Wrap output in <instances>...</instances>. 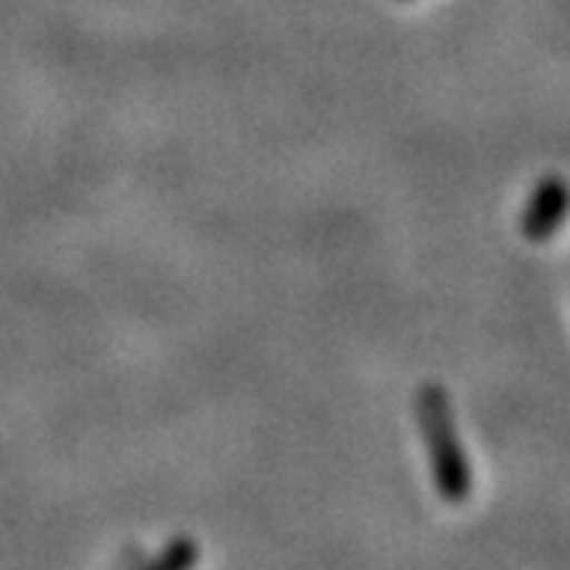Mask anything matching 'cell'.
Instances as JSON below:
<instances>
[{
	"instance_id": "cell-2",
	"label": "cell",
	"mask_w": 570,
	"mask_h": 570,
	"mask_svg": "<svg viewBox=\"0 0 570 570\" xmlns=\"http://www.w3.org/2000/svg\"><path fill=\"white\" fill-rule=\"evenodd\" d=\"M563 207H567V189H563V183H547L543 193L533 203V214H529V220H525V230L533 234V237L550 234L553 224H560Z\"/></svg>"
},
{
	"instance_id": "cell-1",
	"label": "cell",
	"mask_w": 570,
	"mask_h": 570,
	"mask_svg": "<svg viewBox=\"0 0 570 570\" xmlns=\"http://www.w3.org/2000/svg\"><path fill=\"white\" fill-rule=\"evenodd\" d=\"M423 423L430 430V451H433V471H436L440 495L451 499V502H461L468 495V468L461 458V446L454 440L451 413H446L440 392H426Z\"/></svg>"
}]
</instances>
